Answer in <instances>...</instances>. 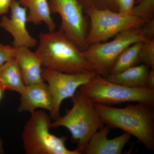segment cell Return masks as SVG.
<instances>
[{"label":"cell","instance_id":"1","mask_svg":"<svg viewBox=\"0 0 154 154\" xmlns=\"http://www.w3.org/2000/svg\"><path fill=\"white\" fill-rule=\"evenodd\" d=\"M95 107L105 125L122 130L136 138L149 150H154V107L137 103L123 108L96 103Z\"/></svg>","mask_w":154,"mask_h":154},{"label":"cell","instance_id":"2","mask_svg":"<svg viewBox=\"0 0 154 154\" xmlns=\"http://www.w3.org/2000/svg\"><path fill=\"white\" fill-rule=\"evenodd\" d=\"M35 53L45 68L69 74L95 71L82 51L60 30L40 33Z\"/></svg>","mask_w":154,"mask_h":154},{"label":"cell","instance_id":"3","mask_svg":"<svg viewBox=\"0 0 154 154\" xmlns=\"http://www.w3.org/2000/svg\"><path fill=\"white\" fill-rule=\"evenodd\" d=\"M72 107L65 115L51 123V128L64 127L69 130L77 149L83 154L89 140L97 131L104 126L95 107V103L85 94L78 90L70 98Z\"/></svg>","mask_w":154,"mask_h":154},{"label":"cell","instance_id":"4","mask_svg":"<svg viewBox=\"0 0 154 154\" xmlns=\"http://www.w3.org/2000/svg\"><path fill=\"white\" fill-rule=\"evenodd\" d=\"M51 120L43 110L35 111L24 127L22 139L27 154H82L78 149L70 150L65 145L67 137L51 133Z\"/></svg>","mask_w":154,"mask_h":154},{"label":"cell","instance_id":"5","mask_svg":"<svg viewBox=\"0 0 154 154\" xmlns=\"http://www.w3.org/2000/svg\"><path fill=\"white\" fill-rule=\"evenodd\" d=\"M79 90L95 104L110 105L137 102L154 107V90L128 88L110 82L98 74Z\"/></svg>","mask_w":154,"mask_h":154},{"label":"cell","instance_id":"6","mask_svg":"<svg viewBox=\"0 0 154 154\" xmlns=\"http://www.w3.org/2000/svg\"><path fill=\"white\" fill-rule=\"evenodd\" d=\"M142 27L122 31L109 42L90 45L82 51V54L98 74L106 77L110 74L116 60L124 50L134 43L147 39Z\"/></svg>","mask_w":154,"mask_h":154},{"label":"cell","instance_id":"7","mask_svg":"<svg viewBox=\"0 0 154 154\" xmlns=\"http://www.w3.org/2000/svg\"><path fill=\"white\" fill-rule=\"evenodd\" d=\"M90 20L86 39L87 47L105 42L122 31L143 26L145 20L133 15H124L111 10L89 8L85 11Z\"/></svg>","mask_w":154,"mask_h":154},{"label":"cell","instance_id":"8","mask_svg":"<svg viewBox=\"0 0 154 154\" xmlns=\"http://www.w3.org/2000/svg\"><path fill=\"white\" fill-rule=\"evenodd\" d=\"M98 74L94 71L82 73L69 74L42 67V75L47 82L53 101V109L50 113L53 120L60 115L62 102L71 98L81 86L85 85Z\"/></svg>","mask_w":154,"mask_h":154},{"label":"cell","instance_id":"9","mask_svg":"<svg viewBox=\"0 0 154 154\" xmlns=\"http://www.w3.org/2000/svg\"><path fill=\"white\" fill-rule=\"evenodd\" d=\"M51 13L58 14L61 19L59 30L75 44L79 49L87 48L88 32L84 11L78 0H48Z\"/></svg>","mask_w":154,"mask_h":154},{"label":"cell","instance_id":"10","mask_svg":"<svg viewBox=\"0 0 154 154\" xmlns=\"http://www.w3.org/2000/svg\"><path fill=\"white\" fill-rule=\"evenodd\" d=\"M10 17L4 15L0 21V27L13 36L12 45L15 48L35 47L37 40L29 33L26 28L27 9L20 5L18 0H12Z\"/></svg>","mask_w":154,"mask_h":154},{"label":"cell","instance_id":"11","mask_svg":"<svg viewBox=\"0 0 154 154\" xmlns=\"http://www.w3.org/2000/svg\"><path fill=\"white\" fill-rule=\"evenodd\" d=\"M110 128L105 125L92 136L83 151L84 154H120L131 135L125 132L119 136L109 139Z\"/></svg>","mask_w":154,"mask_h":154},{"label":"cell","instance_id":"12","mask_svg":"<svg viewBox=\"0 0 154 154\" xmlns=\"http://www.w3.org/2000/svg\"><path fill=\"white\" fill-rule=\"evenodd\" d=\"M21 95L19 112H29L32 114L38 108L45 109L50 113L52 112V97L48 85L44 81L26 85Z\"/></svg>","mask_w":154,"mask_h":154},{"label":"cell","instance_id":"13","mask_svg":"<svg viewBox=\"0 0 154 154\" xmlns=\"http://www.w3.org/2000/svg\"><path fill=\"white\" fill-rule=\"evenodd\" d=\"M15 48L14 58L19 65L25 85L44 81L42 75L41 61L36 53L28 47Z\"/></svg>","mask_w":154,"mask_h":154},{"label":"cell","instance_id":"14","mask_svg":"<svg viewBox=\"0 0 154 154\" xmlns=\"http://www.w3.org/2000/svg\"><path fill=\"white\" fill-rule=\"evenodd\" d=\"M21 5L28 9L27 22L34 25L44 22L49 31L55 30L56 25L51 16L48 0H18Z\"/></svg>","mask_w":154,"mask_h":154},{"label":"cell","instance_id":"15","mask_svg":"<svg viewBox=\"0 0 154 154\" xmlns=\"http://www.w3.org/2000/svg\"><path fill=\"white\" fill-rule=\"evenodd\" d=\"M150 69L142 63L118 73L107 75L105 78L110 82L130 88H146V79Z\"/></svg>","mask_w":154,"mask_h":154},{"label":"cell","instance_id":"16","mask_svg":"<svg viewBox=\"0 0 154 154\" xmlns=\"http://www.w3.org/2000/svg\"><path fill=\"white\" fill-rule=\"evenodd\" d=\"M22 73L15 58L0 67V87L4 91H15L21 95L25 90Z\"/></svg>","mask_w":154,"mask_h":154},{"label":"cell","instance_id":"17","mask_svg":"<svg viewBox=\"0 0 154 154\" xmlns=\"http://www.w3.org/2000/svg\"><path fill=\"white\" fill-rule=\"evenodd\" d=\"M143 42L134 43L124 50L116 60L110 74L121 72L140 64L139 54Z\"/></svg>","mask_w":154,"mask_h":154},{"label":"cell","instance_id":"18","mask_svg":"<svg viewBox=\"0 0 154 154\" xmlns=\"http://www.w3.org/2000/svg\"><path fill=\"white\" fill-rule=\"evenodd\" d=\"M131 15L143 19L146 22L154 19V0H141L133 8Z\"/></svg>","mask_w":154,"mask_h":154},{"label":"cell","instance_id":"19","mask_svg":"<svg viewBox=\"0 0 154 154\" xmlns=\"http://www.w3.org/2000/svg\"><path fill=\"white\" fill-rule=\"evenodd\" d=\"M139 61L154 69V39H146L143 42L139 54Z\"/></svg>","mask_w":154,"mask_h":154},{"label":"cell","instance_id":"20","mask_svg":"<svg viewBox=\"0 0 154 154\" xmlns=\"http://www.w3.org/2000/svg\"><path fill=\"white\" fill-rule=\"evenodd\" d=\"M83 7L84 12L86 9L107 10L118 12L115 0H78Z\"/></svg>","mask_w":154,"mask_h":154},{"label":"cell","instance_id":"21","mask_svg":"<svg viewBox=\"0 0 154 154\" xmlns=\"http://www.w3.org/2000/svg\"><path fill=\"white\" fill-rule=\"evenodd\" d=\"M16 48L13 45H4L0 42V67L14 58Z\"/></svg>","mask_w":154,"mask_h":154},{"label":"cell","instance_id":"22","mask_svg":"<svg viewBox=\"0 0 154 154\" xmlns=\"http://www.w3.org/2000/svg\"><path fill=\"white\" fill-rule=\"evenodd\" d=\"M118 12L124 15H131L135 0H115Z\"/></svg>","mask_w":154,"mask_h":154},{"label":"cell","instance_id":"23","mask_svg":"<svg viewBox=\"0 0 154 154\" xmlns=\"http://www.w3.org/2000/svg\"><path fill=\"white\" fill-rule=\"evenodd\" d=\"M142 28L147 39H154V19L146 22Z\"/></svg>","mask_w":154,"mask_h":154},{"label":"cell","instance_id":"24","mask_svg":"<svg viewBox=\"0 0 154 154\" xmlns=\"http://www.w3.org/2000/svg\"><path fill=\"white\" fill-rule=\"evenodd\" d=\"M146 88L154 90V69L149 70L146 81Z\"/></svg>","mask_w":154,"mask_h":154},{"label":"cell","instance_id":"25","mask_svg":"<svg viewBox=\"0 0 154 154\" xmlns=\"http://www.w3.org/2000/svg\"><path fill=\"white\" fill-rule=\"evenodd\" d=\"M12 0H0V16L8 13Z\"/></svg>","mask_w":154,"mask_h":154},{"label":"cell","instance_id":"26","mask_svg":"<svg viewBox=\"0 0 154 154\" xmlns=\"http://www.w3.org/2000/svg\"><path fill=\"white\" fill-rule=\"evenodd\" d=\"M4 153V147H3V142L2 140L0 137V154Z\"/></svg>","mask_w":154,"mask_h":154},{"label":"cell","instance_id":"27","mask_svg":"<svg viewBox=\"0 0 154 154\" xmlns=\"http://www.w3.org/2000/svg\"><path fill=\"white\" fill-rule=\"evenodd\" d=\"M4 92H5V91H3L2 88L0 87V101H1L2 99L3 94H4Z\"/></svg>","mask_w":154,"mask_h":154},{"label":"cell","instance_id":"28","mask_svg":"<svg viewBox=\"0 0 154 154\" xmlns=\"http://www.w3.org/2000/svg\"><path fill=\"white\" fill-rule=\"evenodd\" d=\"M141 0H135V3H136V4H138L139 2H140Z\"/></svg>","mask_w":154,"mask_h":154}]
</instances>
